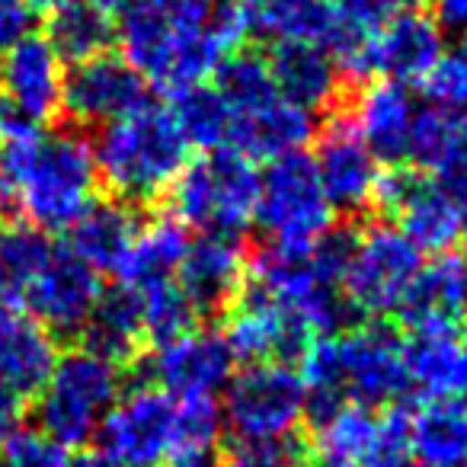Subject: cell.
Returning a JSON list of instances; mask_svg holds the SVG:
<instances>
[{
  "label": "cell",
  "instance_id": "30",
  "mask_svg": "<svg viewBox=\"0 0 467 467\" xmlns=\"http://www.w3.org/2000/svg\"><path fill=\"white\" fill-rule=\"evenodd\" d=\"M55 247L29 221H0V307L23 311Z\"/></svg>",
  "mask_w": 467,
  "mask_h": 467
},
{
  "label": "cell",
  "instance_id": "46",
  "mask_svg": "<svg viewBox=\"0 0 467 467\" xmlns=\"http://www.w3.org/2000/svg\"><path fill=\"white\" fill-rule=\"evenodd\" d=\"M93 4H97V7H103L106 14H112V10H122L125 0H93Z\"/></svg>",
  "mask_w": 467,
  "mask_h": 467
},
{
  "label": "cell",
  "instance_id": "41",
  "mask_svg": "<svg viewBox=\"0 0 467 467\" xmlns=\"http://www.w3.org/2000/svg\"><path fill=\"white\" fill-rule=\"evenodd\" d=\"M39 10L29 0H0V52L14 48L36 29Z\"/></svg>",
  "mask_w": 467,
  "mask_h": 467
},
{
  "label": "cell",
  "instance_id": "29",
  "mask_svg": "<svg viewBox=\"0 0 467 467\" xmlns=\"http://www.w3.org/2000/svg\"><path fill=\"white\" fill-rule=\"evenodd\" d=\"M410 451L426 467H467V403L432 397L413 410Z\"/></svg>",
  "mask_w": 467,
  "mask_h": 467
},
{
  "label": "cell",
  "instance_id": "43",
  "mask_svg": "<svg viewBox=\"0 0 467 467\" xmlns=\"http://www.w3.org/2000/svg\"><path fill=\"white\" fill-rule=\"evenodd\" d=\"M435 20L441 29H467V0H435Z\"/></svg>",
  "mask_w": 467,
  "mask_h": 467
},
{
  "label": "cell",
  "instance_id": "42",
  "mask_svg": "<svg viewBox=\"0 0 467 467\" xmlns=\"http://www.w3.org/2000/svg\"><path fill=\"white\" fill-rule=\"evenodd\" d=\"M23 416H26V400L0 381V445L23 426Z\"/></svg>",
  "mask_w": 467,
  "mask_h": 467
},
{
  "label": "cell",
  "instance_id": "13",
  "mask_svg": "<svg viewBox=\"0 0 467 467\" xmlns=\"http://www.w3.org/2000/svg\"><path fill=\"white\" fill-rule=\"evenodd\" d=\"M148 103V80L122 58V55H97L80 61L65 74L61 93V119L67 129L87 125H109L131 116Z\"/></svg>",
  "mask_w": 467,
  "mask_h": 467
},
{
  "label": "cell",
  "instance_id": "40",
  "mask_svg": "<svg viewBox=\"0 0 467 467\" xmlns=\"http://www.w3.org/2000/svg\"><path fill=\"white\" fill-rule=\"evenodd\" d=\"M305 432H292L273 441H237L227 448L224 467H301Z\"/></svg>",
  "mask_w": 467,
  "mask_h": 467
},
{
  "label": "cell",
  "instance_id": "5",
  "mask_svg": "<svg viewBox=\"0 0 467 467\" xmlns=\"http://www.w3.org/2000/svg\"><path fill=\"white\" fill-rule=\"evenodd\" d=\"M254 221L266 231V244L292 254H307L320 234L337 224L333 205L320 186L317 163L307 150H292L269 163Z\"/></svg>",
  "mask_w": 467,
  "mask_h": 467
},
{
  "label": "cell",
  "instance_id": "31",
  "mask_svg": "<svg viewBox=\"0 0 467 467\" xmlns=\"http://www.w3.org/2000/svg\"><path fill=\"white\" fill-rule=\"evenodd\" d=\"M46 39L52 42L61 61L80 65L109 52L116 42V23L93 0H67L61 7L48 10Z\"/></svg>",
  "mask_w": 467,
  "mask_h": 467
},
{
  "label": "cell",
  "instance_id": "2",
  "mask_svg": "<svg viewBox=\"0 0 467 467\" xmlns=\"http://www.w3.org/2000/svg\"><path fill=\"white\" fill-rule=\"evenodd\" d=\"M99 189L138 212L163 205L173 180L189 163V141L182 138L173 109L148 103L131 116L109 122L93 148Z\"/></svg>",
  "mask_w": 467,
  "mask_h": 467
},
{
  "label": "cell",
  "instance_id": "4",
  "mask_svg": "<svg viewBox=\"0 0 467 467\" xmlns=\"http://www.w3.org/2000/svg\"><path fill=\"white\" fill-rule=\"evenodd\" d=\"M122 397V368L87 349H67L33 397L39 432L65 448H84Z\"/></svg>",
  "mask_w": 467,
  "mask_h": 467
},
{
  "label": "cell",
  "instance_id": "18",
  "mask_svg": "<svg viewBox=\"0 0 467 467\" xmlns=\"http://www.w3.org/2000/svg\"><path fill=\"white\" fill-rule=\"evenodd\" d=\"M445 55V33L435 14L413 7L390 16L368 42V78L381 74L397 84H422Z\"/></svg>",
  "mask_w": 467,
  "mask_h": 467
},
{
  "label": "cell",
  "instance_id": "51",
  "mask_svg": "<svg viewBox=\"0 0 467 467\" xmlns=\"http://www.w3.org/2000/svg\"><path fill=\"white\" fill-rule=\"evenodd\" d=\"M333 4H337V0H333Z\"/></svg>",
  "mask_w": 467,
  "mask_h": 467
},
{
  "label": "cell",
  "instance_id": "44",
  "mask_svg": "<svg viewBox=\"0 0 467 467\" xmlns=\"http://www.w3.org/2000/svg\"><path fill=\"white\" fill-rule=\"evenodd\" d=\"M67 467H106L103 464V458H99V454H74L71 461H67Z\"/></svg>",
  "mask_w": 467,
  "mask_h": 467
},
{
  "label": "cell",
  "instance_id": "27",
  "mask_svg": "<svg viewBox=\"0 0 467 467\" xmlns=\"http://www.w3.org/2000/svg\"><path fill=\"white\" fill-rule=\"evenodd\" d=\"M189 244H192L189 241V227L182 221H176L170 212H161L154 218L144 214L129 254L122 256V263H119V269L112 275H119V282L131 288H148L154 282H167L180 269Z\"/></svg>",
  "mask_w": 467,
  "mask_h": 467
},
{
  "label": "cell",
  "instance_id": "37",
  "mask_svg": "<svg viewBox=\"0 0 467 467\" xmlns=\"http://www.w3.org/2000/svg\"><path fill=\"white\" fill-rule=\"evenodd\" d=\"M451 122L454 116H448V109H439V106H420L416 109L407 154L410 167L422 170V173H429L435 167V161H439L448 144V135H451Z\"/></svg>",
  "mask_w": 467,
  "mask_h": 467
},
{
  "label": "cell",
  "instance_id": "11",
  "mask_svg": "<svg viewBox=\"0 0 467 467\" xmlns=\"http://www.w3.org/2000/svg\"><path fill=\"white\" fill-rule=\"evenodd\" d=\"M176 403L154 384H135L112 403L97 429V448L106 467H161L173 432Z\"/></svg>",
  "mask_w": 467,
  "mask_h": 467
},
{
  "label": "cell",
  "instance_id": "12",
  "mask_svg": "<svg viewBox=\"0 0 467 467\" xmlns=\"http://www.w3.org/2000/svg\"><path fill=\"white\" fill-rule=\"evenodd\" d=\"M234 349L218 330H189L144 352L129 371L170 397H214L234 378Z\"/></svg>",
  "mask_w": 467,
  "mask_h": 467
},
{
  "label": "cell",
  "instance_id": "1",
  "mask_svg": "<svg viewBox=\"0 0 467 467\" xmlns=\"http://www.w3.org/2000/svg\"><path fill=\"white\" fill-rule=\"evenodd\" d=\"M4 208L39 231H71L74 221L99 199L93 148L74 129L23 135L0 144Z\"/></svg>",
  "mask_w": 467,
  "mask_h": 467
},
{
  "label": "cell",
  "instance_id": "24",
  "mask_svg": "<svg viewBox=\"0 0 467 467\" xmlns=\"http://www.w3.org/2000/svg\"><path fill=\"white\" fill-rule=\"evenodd\" d=\"M58 362V343L36 317L0 307V381L23 400L46 388Z\"/></svg>",
  "mask_w": 467,
  "mask_h": 467
},
{
  "label": "cell",
  "instance_id": "39",
  "mask_svg": "<svg viewBox=\"0 0 467 467\" xmlns=\"http://www.w3.org/2000/svg\"><path fill=\"white\" fill-rule=\"evenodd\" d=\"M67 448L39 429H16L0 445V467H67Z\"/></svg>",
  "mask_w": 467,
  "mask_h": 467
},
{
  "label": "cell",
  "instance_id": "34",
  "mask_svg": "<svg viewBox=\"0 0 467 467\" xmlns=\"http://www.w3.org/2000/svg\"><path fill=\"white\" fill-rule=\"evenodd\" d=\"M141 292V311H144V337L150 346L170 343V339L182 337V333L195 330L199 317H195L192 305L182 295V288L173 279L154 282Z\"/></svg>",
  "mask_w": 467,
  "mask_h": 467
},
{
  "label": "cell",
  "instance_id": "19",
  "mask_svg": "<svg viewBox=\"0 0 467 467\" xmlns=\"http://www.w3.org/2000/svg\"><path fill=\"white\" fill-rule=\"evenodd\" d=\"M0 93L33 125L58 122L65 71L46 36L29 33L23 42L7 48V58L0 65Z\"/></svg>",
  "mask_w": 467,
  "mask_h": 467
},
{
  "label": "cell",
  "instance_id": "48",
  "mask_svg": "<svg viewBox=\"0 0 467 467\" xmlns=\"http://www.w3.org/2000/svg\"><path fill=\"white\" fill-rule=\"evenodd\" d=\"M0 208H4V176H0Z\"/></svg>",
  "mask_w": 467,
  "mask_h": 467
},
{
  "label": "cell",
  "instance_id": "7",
  "mask_svg": "<svg viewBox=\"0 0 467 467\" xmlns=\"http://www.w3.org/2000/svg\"><path fill=\"white\" fill-rule=\"evenodd\" d=\"M337 375L346 400L368 410L403 403L413 390L403 356V333L384 320H368L333 337Z\"/></svg>",
  "mask_w": 467,
  "mask_h": 467
},
{
  "label": "cell",
  "instance_id": "25",
  "mask_svg": "<svg viewBox=\"0 0 467 467\" xmlns=\"http://www.w3.org/2000/svg\"><path fill=\"white\" fill-rule=\"evenodd\" d=\"M410 381L429 397H467V333L458 327H432L403 337Z\"/></svg>",
  "mask_w": 467,
  "mask_h": 467
},
{
  "label": "cell",
  "instance_id": "14",
  "mask_svg": "<svg viewBox=\"0 0 467 467\" xmlns=\"http://www.w3.org/2000/svg\"><path fill=\"white\" fill-rule=\"evenodd\" d=\"M224 339L231 343L234 358L244 362H275L292 365L301 362L314 343V330L288 307L275 305L254 285H244L241 301L224 320Z\"/></svg>",
  "mask_w": 467,
  "mask_h": 467
},
{
  "label": "cell",
  "instance_id": "9",
  "mask_svg": "<svg viewBox=\"0 0 467 467\" xmlns=\"http://www.w3.org/2000/svg\"><path fill=\"white\" fill-rule=\"evenodd\" d=\"M390 214L420 254H448L461 241L467 214L422 170L400 163L381 170L375 189V218Z\"/></svg>",
  "mask_w": 467,
  "mask_h": 467
},
{
  "label": "cell",
  "instance_id": "3",
  "mask_svg": "<svg viewBox=\"0 0 467 467\" xmlns=\"http://www.w3.org/2000/svg\"><path fill=\"white\" fill-rule=\"evenodd\" d=\"M260 182L263 176L250 157L237 154L234 148H218L182 167L163 199V208L186 227L241 237L256 218Z\"/></svg>",
  "mask_w": 467,
  "mask_h": 467
},
{
  "label": "cell",
  "instance_id": "26",
  "mask_svg": "<svg viewBox=\"0 0 467 467\" xmlns=\"http://www.w3.org/2000/svg\"><path fill=\"white\" fill-rule=\"evenodd\" d=\"M144 212L125 205L109 195H99L67 231V250L90 263L97 273H116L122 256L129 254Z\"/></svg>",
  "mask_w": 467,
  "mask_h": 467
},
{
  "label": "cell",
  "instance_id": "53",
  "mask_svg": "<svg viewBox=\"0 0 467 467\" xmlns=\"http://www.w3.org/2000/svg\"><path fill=\"white\" fill-rule=\"evenodd\" d=\"M464 403H467V400H464Z\"/></svg>",
  "mask_w": 467,
  "mask_h": 467
},
{
  "label": "cell",
  "instance_id": "10",
  "mask_svg": "<svg viewBox=\"0 0 467 467\" xmlns=\"http://www.w3.org/2000/svg\"><path fill=\"white\" fill-rule=\"evenodd\" d=\"M352 103L324 116L314 163H317L320 186H324L333 212L349 214L352 221H365L375 218V189L381 180V170H378L368 144L358 135Z\"/></svg>",
  "mask_w": 467,
  "mask_h": 467
},
{
  "label": "cell",
  "instance_id": "47",
  "mask_svg": "<svg viewBox=\"0 0 467 467\" xmlns=\"http://www.w3.org/2000/svg\"><path fill=\"white\" fill-rule=\"evenodd\" d=\"M461 247H464V260H467V221H464V231H461Z\"/></svg>",
  "mask_w": 467,
  "mask_h": 467
},
{
  "label": "cell",
  "instance_id": "38",
  "mask_svg": "<svg viewBox=\"0 0 467 467\" xmlns=\"http://www.w3.org/2000/svg\"><path fill=\"white\" fill-rule=\"evenodd\" d=\"M429 173L439 182L441 192L467 214V116H454L445 150Z\"/></svg>",
  "mask_w": 467,
  "mask_h": 467
},
{
  "label": "cell",
  "instance_id": "20",
  "mask_svg": "<svg viewBox=\"0 0 467 467\" xmlns=\"http://www.w3.org/2000/svg\"><path fill=\"white\" fill-rule=\"evenodd\" d=\"M317 135L314 116L301 106L288 103L282 93L250 106V109L231 112L227 125V148L250 161H275L292 150H305V144Z\"/></svg>",
  "mask_w": 467,
  "mask_h": 467
},
{
  "label": "cell",
  "instance_id": "6",
  "mask_svg": "<svg viewBox=\"0 0 467 467\" xmlns=\"http://www.w3.org/2000/svg\"><path fill=\"white\" fill-rule=\"evenodd\" d=\"M358 247L343 275V298L358 317L381 320L400 307L407 288L422 269V254L400 227L381 218H365Z\"/></svg>",
  "mask_w": 467,
  "mask_h": 467
},
{
  "label": "cell",
  "instance_id": "50",
  "mask_svg": "<svg viewBox=\"0 0 467 467\" xmlns=\"http://www.w3.org/2000/svg\"><path fill=\"white\" fill-rule=\"evenodd\" d=\"M464 314H467V301H464Z\"/></svg>",
  "mask_w": 467,
  "mask_h": 467
},
{
  "label": "cell",
  "instance_id": "52",
  "mask_svg": "<svg viewBox=\"0 0 467 467\" xmlns=\"http://www.w3.org/2000/svg\"><path fill=\"white\" fill-rule=\"evenodd\" d=\"M422 467H426V464H422Z\"/></svg>",
  "mask_w": 467,
  "mask_h": 467
},
{
  "label": "cell",
  "instance_id": "21",
  "mask_svg": "<svg viewBox=\"0 0 467 467\" xmlns=\"http://www.w3.org/2000/svg\"><path fill=\"white\" fill-rule=\"evenodd\" d=\"M420 103L407 84L397 80H375V84H362L352 103V119L368 144L371 157L388 167H400L407 163L410 154V131H413V119Z\"/></svg>",
  "mask_w": 467,
  "mask_h": 467
},
{
  "label": "cell",
  "instance_id": "17",
  "mask_svg": "<svg viewBox=\"0 0 467 467\" xmlns=\"http://www.w3.org/2000/svg\"><path fill=\"white\" fill-rule=\"evenodd\" d=\"M266 61L282 97L307 112H320V116L339 109V106H349L362 87L346 78L337 58L314 42H273Z\"/></svg>",
  "mask_w": 467,
  "mask_h": 467
},
{
  "label": "cell",
  "instance_id": "33",
  "mask_svg": "<svg viewBox=\"0 0 467 467\" xmlns=\"http://www.w3.org/2000/svg\"><path fill=\"white\" fill-rule=\"evenodd\" d=\"M173 119L180 125L182 138L202 150H218L227 144V125H231V112H227L224 99L218 97L214 87H189V90L173 97Z\"/></svg>",
  "mask_w": 467,
  "mask_h": 467
},
{
  "label": "cell",
  "instance_id": "32",
  "mask_svg": "<svg viewBox=\"0 0 467 467\" xmlns=\"http://www.w3.org/2000/svg\"><path fill=\"white\" fill-rule=\"evenodd\" d=\"M254 16V36L273 42H330L337 26V4L333 0H256L247 4Z\"/></svg>",
  "mask_w": 467,
  "mask_h": 467
},
{
  "label": "cell",
  "instance_id": "22",
  "mask_svg": "<svg viewBox=\"0 0 467 467\" xmlns=\"http://www.w3.org/2000/svg\"><path fill=\"white\" fill-rule=\"evenodd\" d=\"M467 301V260L458 254H439L429 266L416 273L407 288L397 320L403 333L432 330V327H458Z\"/></svg>",
  "mask_w": 467,
  "mask_h": 467
},
{
  "label": "cell",
  "instance_id": "15",
  "mask_svg": "<svg viewBox=\"0 0 467 467\" xmlns=\"http://www.w3.org/2000/svg\"><path fill=\"white\" fill-rule=\"evenodd\" d=\"M247 260L250 250L244 247L241 237L205 234L189 244L176 269L180 275L176 285L182 288L202 324H221L241 301V292L247 285Z\"/></svg>",
  "mask_w": 467,
  "mask_h": 467
},
{
  "label": "cell",
  "instance_id": "36",
  "mask_svg": "<svg viewBox=\"0 0 467 467\" xmlns=\"http://www.w3.org/2000/svg\"><path fill=\"white\" fill-rule=\"evenodd\" d=\"M410 416L413 410L403 403L384 410V416H378V439L371 445L368 458L362 467H410Z\"/></svg>",
  "mask_w": 467,
  "mask_h": 467
},
{
  "label": "cell",
  "instance_id": "16",
  "mask_svg": "<svg viewBox=\"0 0 467 467\" xmlns=\"http://www.w3.org/2000/svg\"><path fill=\"white\" fill-rule=\"evenodd\" d=\"M99 295H103L99 273L65 247L52 254L48 266L36 279L26 305L33 317L55 337V343L71 346L84 333Z\"/></svg>",
  "mask_w": 467,
  "mask_h": 467
},
{
  "label": "cell",
  "instance_id": "8",
  "mask_svg": "<svg viewBox=\"0 0 467 467\" xmlns=\"http://www.w3.org/2000/svg\"><path fill=\"white\" fill-rule=\"evenodd\" d=\"M307 390L288 365L256 362L227 381L224 420L237 441H273L298 432Z\"/></svg>",
  "mask_w": 467,
  "mask_h": 467
},
{
  "label": "cell",
  "instance_id": "49",
  "mask_svg": "<svg viewBox=\"0 0 467 467\" xmlns=\"http://www.w3.org/2000/svg\"><path fill=\"white\" fill-rule=\"evenodd\" d=\"M237 4H256V0H237Z\"/></svg>",
  "mask_w": 467,
  "mask_h": 467
},
{
  "label": "cell",
  "instance_id": "35",
  "mask_svg": "<svg viewBox=\"0 0 467 467\" xmlns=\"http://www.w3.org/2000/svg\"><path fill=\"white\" fill-rule=\"evenodd\" d=\"M422 90L432 99L439 109H451L467 116V29L461 36V42L439 58V65L432 67Z\"/></svg>",
  "mask_w": 467,
  "mask_h": 467
},
{
  "label": "cell",
  "instance_id": "45",
  "mask_svg": "<svg viewBox=\"0 0 467 467\" xmlns=\"http://www.w3.org/2000/svg\"><path fill=\"white\" fill-rule=\"evenodd\" d=\"M36 10H42V14H48V10H55V7H61V4H67V0H29Z\"/></svg>",
  "mask_w": 467,
  "mask_h": 467
},
{
  "label": "cell",
  "instance_id": "23",
  "mask_svg": "<svg viewBox=\"0 0 467 467\" xmlns=\"http://www.w3.org/2000/svg\"><path fill=\"white\" fill-rule=\"evenodd\" d=\"M80 349L93 352L119 368H131L148 352L141 292L122 285V282L116 288H103L84 333H80Z\"/></svg>",
  "mask_w": 467,
  "mask_h": 467
},
{
  "label": "cell",
  "instance_id": "28",
  "mask_svg": "<svg viewBox=\"0 0 467 467\" xmlns=\"http://www.w3.org/2000/svg\"><path fill=\"white\" fill-rule=\"evenodd\" d=\"M224 426L214 397H182L161 467H224Z\"/></svg>",
  "mask_w": 467,
  "mask_h": 467
}]
</instances>
